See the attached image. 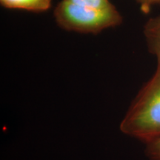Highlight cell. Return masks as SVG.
<instances>
[{
  "label": "cell",
  "instance_id": "3",
  "mask_svg": "<svg viewBox=\"0 0 160 160\" xmlns=\"http://www.w3.org/2000/svg\"><path fill=\"white\" fill-rule=\"evenodd\" d=\"M144 35L149 51L160 65V15L151 18L144 27Z\"/></svg>",
  "mask_w": 160,
  "mask_h": 160
},
{
  "label": "cell",
  "instance_id": "2",
  "mask_svg": "<svg viewBox=\"0 0 160 160\" xmlns=\"http://www.w3.org/2000/svg\"><path fill=\"white\" fill-rule=\"evenodd\" d=\"M54 18L61 28L82 33H98L122 22L115 6L96 8L62 0L54 10Z\"/></svg>",
  "mask_w": 160,
  "mask_h": 160
},
{
  "label": "cell",
  "instance_id": "1",
  "mask_svg": "<svg viewBox=\"0 0 160 160\" xmlns=\"http://www.w3.org/2000/svg\"><path fill=\"white\" fill-rule=\"evenodd\" d=\"M120 131L145 145L160 138V65L133 99Z\"/></svg>",
  "mask_w": 160,
  "mask_h": 160
},
{
  "label": "cell",
  "instance_id": "6",
  "mask_svg": "<svg viewBox=\"0 0 160 160\" xmlns=\"http://www.w3.org/2000/svg\"><path fill=\"white\" fill-rule=\"evenodd\" d=\"M145 154L149 160H160V138L146 144Z\"/></svg>",
  "mask_w": 160,
  "mask_h": 160
},
{
  "label": "cell",
  "instance_id": "4",
  "mask_svg": "<svg viewBox=\"0 0 160 160\" xmlns=\"http://www.w3.org/2000/svg\"><path fill=\"white\" fill-rule=\"evenodd\" d=\"M2 5L10 9L44 12L51 6L52 0H0Z\"/></svg>",
  "mask_w": 160,
  "mask_h": 160
},
{
  "label": "cell",
  "instance_id": "7",
  "mask_svg": "<svg viewBox=\"0 0 160 160\" xmlns=\"http://www.w3.org/2000/svg\"><path fill=\"white\" fill-rule=\"evenodd\" d=\"M144 11H148L151 6L160 5V0H136Z\"/></svg>",
  "mask_w": 160,
  "mask_h": 160
},
{
  "label": "cell",
  "instance_id": "5",
  "mask_svg": "<svg viewBox=\"0 0 160 160\" xmlns=\"http://www.w3.org/2000/svg\"><path fill=\"white\" fill-rule=\"evenodd\" d=\"M76 5L88 6L96 8H109L114 6L110 0H65Z\"/></svg>",
  "mask_w": 160,
  "mask_h": 160
}]
</instances>
